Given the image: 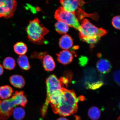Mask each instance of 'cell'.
I'll return each mask as SVG.
<instances>
[{
    "label": "cell",
    "mask_w": 120,
    "mask_h": 120,
    "mask_svg": "<svg viewBox=\"0 0 120 120\" xmlns=\"http://www.w3.org/2000/svg\"><path fill=\"white\" fill-rule=\"evenodd\" d=\"M112 77L114 81L120 87V70H117L114 72Z\"/></svg>",
    "instance_id": "cell-25"
},
{
    "label": "cell",
    "mask_w": 120,
    "mask_h": 120,
    "mask_svg": "<svg viewBox=\"0 0 120 120\" xmlns=\"http://www.w3.org/2000/svg\"><path fill=\"white\" fill-rule=\"evenodd\" d=\"M3 64L6 69L10 70L14 69L16 65L15 60L11 57L5 58L3 62Z\"/></svg>",
    "instance_id": "cell-20"
},
{
    "label": "cell",
    "mask_w": 120,
    "mask_h": 120,
    "mask_svg": "<svg viewBox=\"0 0 120 120\" xmlns=\"http://www.w3.org/2000/svg\"><path fill=\"white\" fill-rule=\"evenodd\" d=\"M46 83L47 87V97L41 109V115L43 117L44 116L46 113L49 104V97L54 92L60 90L62 88L64 87L61 79H58L54 75H51L47 78Z\"/></svg>",
    "instance_id": "cell-4"
},
{
    "label": "cell",
    "mask_w": 120,
    "mask_h": 120,
    "mask_svg": "<svg viewBox=\"0 0 120 120\" xmlns=\"http://www.w3.org/2000/svg\"><path fill=\"white\" fill-rule=\"evenodd\" d=\"M78 30L79 37L82 40L89 38L101 37L107 33L106 30L102 28L97 27L86 19H82Z\"/></svg>",
    "instance_id": "cell-3"
},
{
    "label": "cell",
    "mask_w": 120,
    "mask_h": 120,
    "mask_svg": "<svg viewBox=\"0 0 120 120\" xmlns=\"http://www.w3.org/2000/svg\"><path fill=\"white\" fill-rule=\"evenodd\" d=\"M112 24L115 28L120 30V16L114 17L112 19Z\"/></svg>",
    "instance_id": "cell-23"
},
{
    "label": "cell",
    "mask_w": 120,
    "mask_h": 120,
    "mask_svg": "<svg viewBox=\"0 0 120 120\" xmlns=\"http://www.w3.org/2000/svg\"><path fill=\"white\" fill-rule=\"evenodd\" d=\"M55 18L57 20L61 21L68 26L78 30L80 24L76 15L66 11L62 7H60L55 12Z\"/></svg>",
    "instance_id": "cell-5"
},
{
    "label": "cell",
    "mask_w": 120,
    "mask_h": 120,
    "mask_svg": "<svg viewBox=\"0 0 120 120\" xmlns=\"http://www.w3.org/2000/svg\"><path fill=\"white\" fill-rule=\"evenodd\" d=\"M43 64L45 70L47 71H52L55 67V64L53 58L49 55L43 57Z\"/></svg>",
    "instance_id": "cell-14"
},
{
    "label": "cell",
    "mask_w": 120,
    "mask_h": 120,
    "mask_svg": "<svg viewBox=\"0 0 120 120\" xmlns=\"http://www.w3.org/2000/svg\"><path fill=\"white\" fill-rule=\"evenodd\" d=\"M79 100L74 91L63 88L59 103L52 109V110L55 113L63 116H70L77 112Z\"/></svg>",
    "instance_id": "cell-1"
},
{
    "label": "cell",
    "mask_w": 120,
    "mask_h": 120,
    "mask_svg": "<svg viewBox=\"0 0 120 120\" xmlns=\"http://www.w3.org/2000/svg\"><path fill=\"white\" fill-rule=\"evenodd\" d=\"M17 6V2L15 0H0V18H11L14 14Z\"/></svg>",
    "instance_id": "cell-6"
},
{
    "label": "cell",
    "mask_w": 120,
    "mask_h": 120,
    "mask_svg": "<svg viewBox=\"0 0 120 120\" xmlns=\"http://www.w3.org/2000/svg\"><path fill=\"white\" fill-rule=\"evenodd\" d=\"M103 82L101 81H97L91 84L87 85L88 89L94 90L100 88L103 85Z\"/></svg>",
    "instance_id": "cell-22"
},
{
    "label": "cell",
    "mask_w": 120,
    "mask_h": 120,
    "mask_svg": "<svg viewBox=\"0 0 120 120\" xmlns=\"http://www.w3.org/2000/svg\"><path fill=\"white\" fill-rule=\"evenodd\" d=\"M17 63L19 67L22 70H28L30 69L31 66L28 58L26 55H24L19 56L18 58Z\"/></svg>",
    "instance_id": "cell-16"
},
{
    "label": "cell",
    "mask_w": 120,
    "mask_h": 120,
    "mask_svg": "<svg viewBox=\"0 0 120 120\" xmlns=\"http://www.w3.org/2000/svg\"><path fill=\"white\" fill-rule=\"evenodd\" d=\"M10 82L11 85L15 87L22 88L24 86L25 82L23 77L20 75H15L10 77Z\"/></svg>",
    "instance_id": "cell-13"
},
{
    "label": "cell",
    "mask_w": 120,
    "mask_h": 120,
    "mask_svg": "<svg viewBox=\"0 0 120 120\" xmlns=\"http://www.w3.org/2000/svg\"><path fill=\"white\" fill-rule=\"evenodd\" d=\"M60 3L62 7L67 11L73 13L76 15V12L81 10L80 7L84 4L83 1L76 0H61Z\"/></svg>",
    "instance_id": "cell-8"
},
{
    "label": "cell",
    "mask_w": 120,
    "mask_h": 120,
    "mask_svg": "<svg viewBox=\"0 0 120 120\" xmlns=\"http://www.w3.org/2000/svg\"><path fill=\"white\" fill-rule=\"evenodd\" d=\"M88 115L89 118L92 120H97L101 116V111L96 106H92L88 111Z\"/></svg>",
    "instance_id": "cell-19"
},
{
    "label": "cell",
    "mask_w": 120,
    "mask_h": 120,
    "mask_svg": "<svg viewBox=\"0 0 120 120\" xmlns=\"http://www.w3.org/2000/svg\"><path fill=\"white\" fill-rule=\"evenodd\" d=\"M58 62L64 65L70 64L72 61L73 56L69 51L64 50L57 54Z\"/></svg>",
    "instance_id": "cell-10"
},
{
    "label": "cell",
    "mask_w": 120,
    "mask_h": 120,
    "mask_svg": "<svg viewBox=\"0 0 120 120\" xmlns=\"http://www.w3.org/2000/svg\"><path fill=\"white\" fill-rule=\"evenodd\" d=\"M59 45L61 49L68 50L71 48L73 45L72 39L69 35L64 34L60 39Z\"/></svg>",
    "instance_id": "cell-12"
},
{
    "label": "cell",
    "mask_w": 120,
    "mask_h": 120,
    "mask_svg": "<svg viewBox=\"0 0 120 120\" xmlns=\"http://www.w3.org/2000/svg\"><path fill=\"white\" fill-rule=\"evenodd\" d=\"M13 49L15 52L19 56L24 55L28 50L26 45L22 42L16 43L13 46Z\"/></svg>",
    "instance_id": "cell-17"
},
{
    "label": "cell",
    "mask_w": 120,
    "mask_h": 120,
    "mask_svg": "<svg viewBox=\"0 0 120 120\" xmlns=\"http://www.w3.org/2000/svg\"><path fill=\"white\" fill-rule=\"evenodd\" d=\"M55 26L56 31L60 34H65L69 31L68 25L60 21H57L55 24Z\"/></svg>",
    "instance_id": "cell-18"
},
{
    "label": "cell",
    "mask_w": 120,
    "mask_h": 120,
    "mask_svg": "<svg viewBox=\"0 0 120 120\" xmlns=\"http://www.w3.org/2000/svg\"><path fill=\"white\" fill-rule=\"evenodd\" d=\"M26 31L30 41L36 44L45 42L44 36L49 32L48 30L40 23L38 18L30 21Z\"/></svg>",
    "instance_id": "cell-2"
},
{
    "label": "cell",
    "mask_w": 120,
    "mask_h": 120,
    "mask_svg": "<svg viewBox=\"0 0 120 120\" xmlns=\"http://www.w3.org/2000/svg\"><path fill=\"white\" fill-rule=\"evenodd\" d=\"M117 120H120V115L119 117H118V118Z\"/></svg>",
    "instance_id": "cell-28"
},
{
    "label": "cell",
    "mask_w": 120,
    "mask_h": 120,
    "mask_svg": "<svg viewBox=\"0 0 120 120\" xmlns=\"http://www.w3.org/2000/svg\"><path fill=\"white\" fill-rule=\"evenodd\" d=\"M12 97L14 98L16 106L20 105L25 108L26 106L28 100L26 96L23 91H16Z\"/></svg>",
    "instance_id": "cell-11"
},
{
    "label": "cell",
    "mask_w": 120,
    "mask_h": 120,
    "mask_svg": "<svg viewBox=\"0 0 120 120\" xmlns=\"http://www.w3.org/2000/svg\"><path fill=\"white\" fill-rule=\"evenodd\" d=\"M96 67L98 71L103 74H107L110 72L112 68L110 61L105 58L99 60L97 63Z\"/></svg>",
    "instance_id": "cell-9"
},
{
    "label": "cell",
    "mask_w": 120,
    "mask_h": 120,
    "mask_svg": "<svg viewBox=\"0 0 120 120\" xmlns=\"http://www.w3.org/2000/svg\"><path fill=\"white\" fill-rule=\"evenodd\" d=\"M13 116L16 120H22L25 117V112L24 109L21 107H17L13 109Z\"/></svg>",
    "instance_id": "cell-21"
},
{
    "label": "cell",
    "mask_w": 120,
    "mask_h": 120,
    "mask_svg": "<svg viewBox=\"0 0 120 120\" xmlns=\"http://www.w3.org/2000/svg\"><path fill=\"white\" fill-rule=\"evenodd\" d=\"M100 38L101 37H99L89 38L83 39L82 40L89 43L90 45H93L96 43L100 40Z\"/></svg>",
    "instance_id": "cell-24"
},
{
    "label": "cell",
    "mask_w": 120,
    "mask_h": 120,
    "mask_svg": "<svg viewBox=\"0 0 120 120\" xmlns=\"http://www.w3.org/2000/svg\"><path fill=\"white\" fill-rule=\"evenodd\" d=\"M119 108L120 109V102L119 103Z\"/></svg>",
    "instance_id": "cell-29"
},
{
    "label": "cell",
    "mask_w": 120,
    "mask_h": 120,
    "mask_svg": "<svg viewBox=\"0 0 120 120\" xmlns=\"http://www.w3.org/2000/svg\"><path fill=\"white\" fill-rule=\"evenodd\" d=\"M13 92L12 88L8 85L0 87V98L3 100L7 99L9 98Z\"/></svg>",
    "instance_id": "cell-15"
},
{
    "label": "cell",
    "mask_w": 120,
    "mask_h": 120,
    "mask_svg": "<svg viewBox=\"0 0 120 120\" xmlns=\"http://www.w3.org/2000/svg\"><path fill=\"white\" fill-rule=\"evenodd\" d=\"M16 106L14 98L3 100L0 98V120L8 119L13 113V108Z\"/></svg>",
    "instance_id": "cell-7"
},
{
    "label": "cell",
    "mask_w": 120,
    "mask_h": 120,
    "mask_svg": "<svg viewBox=\"0 0 120 120\" xmlns=\"http://www.w3.org/2000/svg\"><path fill=\"white\" fill-rule=\"evenodd\" d=\"M57 120H68L66 118H63V117H61L60 118Z\"/></svg>",
    "instance_id": "cell-27"
},
{
    "label": "cell",
    "mask_w": 120,
    "mask_h": 120,
    "mask_svg": "<svg viewBox=\"0 0 120 120\" xmlns=\"http://www.w3.org/2000/svg\"><path fill=\"white\" fill-rule=\"evenodd\" d=\"M4 68L1 64H0V76H1L4 73Z\"/></svg>",
    "instance_id": "cell-26"
}]
</instances>
